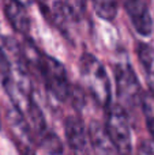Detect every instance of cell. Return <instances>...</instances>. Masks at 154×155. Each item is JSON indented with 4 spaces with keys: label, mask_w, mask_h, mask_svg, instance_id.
<instances>
[{
    "label": "cell",
    "mask_w": 154,
    "mask_h": 155,
    "mask_svg": "<svg viewBox=\"0 0 154 155\" xmlns=\"http://www.w3.org/2000/svg\"><path fill=\"white\" fill-rule=\"evenodd\" d=\"M79 71L93 99L102 107L111 106V82L102 63L92 53H83L79 60Z\"/></svg>",
    "instance_id": "cell-1"
},
{
    "label": "cell",
    "mask_w": 154,
    "mask_h": 155,
    "mask_svg": "<svg viewBox=\"0 0 154 155\" xmlns=\"http://www.w3.org/2000/svg\"><path fill=\"white\" fill-rule=\"evenodd\" d=\"M35 70L41 75L46 90L60 102L67 101L71 97L72 88L70 87L65 68L55 57L41 53L35 64Z\"/></svg>",
    "instance_id": "cell-2"
},
{
    "label": "cell",
    "mask_w": 154,
    "mask_h": 155,
    "mask_svg": "<svg viewBox=\"0 0 154 155\" xmlns=\"http://www.w3.org/2000/svg\"><path fill=\"white\" fill-rule=\"evenodd\" d=\"M105 129L117 155L132 154V134H131L128 113L120 104L108 107Z\"/></svg>",
    "instance_id": "cell-3"
},
{
    "label": "cell",
    "mask_w": 154,
    "mask_h": 155,
    "mask_svg": "<svg viewBox=\"0 0 154 155\" xmlns=\"http://www.w3.org/2000/svg\"><path fill=\"white\" fill-rule=\"evenodd\" d=\"M115 82L119 104L127 110V113L130 110L134 112L138 106H141L143 91L135 71L128 63H120L115 67Z\"/></svg>",
    "instance_id": "cell-4"
},
{
    "label": "cell",
    "mask_w": 154,
    "mask_h": 155,
    "mask_svg": "<svg viewBox=\"0 0 154 155\" xmlns=\"http://www.w3.org/2000/svg\"><path fill=\"white\" fill-rule=\"evenodd\" d=\"M7 121L10 136L19 153L22 155H35L33 129L26 117L15 106H12L7 110Z\"/></svg>",
    "instance_id": "cell-5"
},
{
    "label": "cell",
    "mask_w": 154,
    "mask_h": 155,
    "mask_svg": "<svg viewBox=\"0 0 154 155\" xmlns=\"http://www.w3.org/2000/svg\"><path fill=\"white\" fill-rule=\"evenodd\" d=\"M65 140L74 155H93V144L89 135V129L83 125L79 118L70 117L64 121Z\"/></svg>",
    "instance_id": "cell-6"
},
{
    "label": "cell",
    "mask_w": 154,
    "mask_h": 155,
    "mask_svg": "<svg viewBox=\"0 0 154 155\" xmlns=\"http://www.w3.org/2000/svg\"><path fill=\"white\" fill-rule=\"evenodd\" d=\"M131 19L134 29L141 35H150L153 31V19L150 16L149 7L145 0H122Z\"/></svg>",
    "instance_id": "cell-7"
},
{
    "label": "cell",
    "mask_w": 154,
    "mask_h": 155,
    "mask_svg": "<svg viewBox=\"0 0 154 155\" xmlns=\"http://www.w3.org/2000/svg\"><path fill=\"white\" fill-rule=\"evenodd\" d=\"M4 15L8 23L19 34L27 35L30 33L32 22L26 11V5L18 0H5L4 2Z\"/></svg>",
    "instance_id": "cell-8"
},
{
    "label": "cell",
    "mask_w": 154,
    "mask_h": 155,
    "mask_svg": "<svg viewBox=\"0 0 154 155\" xmlns=\"http://www.w3.org/2000/svg\"><path fill=\"white\" fill-rule=\"evenodd\" d=\"M89 135H90V139H92L93 150L97 153V155L117 154L113 144H112L111 139H109L108 134H106L105 125H101V124L93 121L89 127Z\"/></svg>",
    "instance_id": "cell-9"
},
{
    "label": "cell",
    "mask_w": 154,
    "mask_h": 155,
    "mask_svg": "<svg viewBox=\"0 0 154 155\" xmlns=\"http://www.w3.org/2000/svg\"><path fill=\"white\" fill-rule=\"evenodd\" d=\"M141 109L143 113L149 134L154 140V90L143 91L141 99Z\"/></svg>",
    "instance_id": "cell-10"
},
{
    "label": "cell",
    "mask_w": 154,
    "mask_h": 155,
    "mask_svg": "<svg viewBox=\"0 0 154 155\" xmlns=\"http://www.w3.org/2000/svg\"><path fill=\"white\" fill-rule=\"evenodd\" d=\"M117 2L119 0H92V4L97 16L104 21H113L119 7Z\"/></svg>",
    "instance_id": "cell-11"
},
{
    "label": "cell",
    "mask_w": 154,
    "mask_h": 155,
    "mask_svg": "<svg viewBox=\"0 0 154 155\" xmlns=\"http://www.w3.org/2000/svg\"><path fill=\"white\" fill-rule=\"evenodd\" d=\"M41 147L49 155H60L63 153V144L59 136L52 132H45L41 136Z\"/></svg>",
    "instance_id": "cell-12"
},
{
    "label": "cell",
    "mask_w": 154,
    "mask_h": 155,
    "mask_svg": "<svg viewBox=\"0 0 154 155\" xmlns=\"http://www.w3.org/2000/svg\"><path fill=\"white\" fill-rule=\"evenodd\" d=\"M136 51H138L139 61L142 63L145 70H146L149 74L154 72V49L149 45V44L139 42Z\"/></svg>",
    "instance_id": "cell-13"
},
{
    "label": "cell",
    "mask_w": 154,
    "mask_h": 155,
    "mask_svg": "<svg viewBox=\"0 0 154 155\" xmlns=\"http://www.w3.org/2000/svg\"><path fill=\"white\" fill-rule=\"evenodd\" d=\"M12 80V67L5 52L0 48V86L5 87Z\"/></svg>",
    "instance_id": "cell-14"
},
{
    "label": "cell",
    "mask_w": 154,
    "mask_h": 155,
    "mask_svg": "<svg viewBox=\"0 0 154 155\" xmlns=\"http://www.w3.org/2000/svg\"><path fill=\"white\" fill-rule=\"evenodd\" d=\"M64 3L70 10L71 15L75 19L83 16L85 11H86V0H64Z\"/></svg>",
    "instance_id": "cell-15"
},
{
    "label": "cell",
    "mask_w": 154,
    "mask_h": 155,
    "mask_svg": "<svg viewBox=\"0 0 154 155\" xmlns=\"http://www.w3.org/2000/svg\"><path fill=\"white\" fill-rule=\"evenodd\" d=\"M136 155H154V143L145 142L138 147Z\"/></svg>",
    "instance_id": "cell-16"
},
{
    "label": "cell",
    "mask_w": 154,
    "mask_h": 155,
    "mask_svg": "<svg viewBox=\"0 0 154 155\" xmlns=\"http://www.w3.org/2000/svg\"><path fill=\"white\" fill-rule=\"evenodd\" d=\"M18 2L23 3V4H25V5H26V4H29V3H32V2H33V0H18Z\"/></svg>",
    "instance_id": "cell-17"
}]
</instances>
